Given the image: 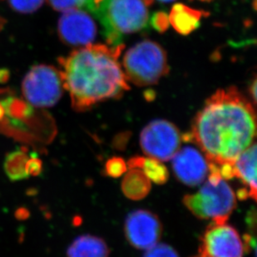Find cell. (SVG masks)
<instances>
[{
  "label": "cell",
  "mask_w": 257,
  "mask_h": 257,
  "mask_svg": "<svg viewBox=\"0 0 257 257\" xmlns=\"http://www.w3.org/2000/svg\"><path fill=\"white\" fill-rule=\"evenodd\" d=\"M255 125V110L250 101L236 87H227L206 100L195 116L187 139L205 153L208 172H218L221 166L235 163L252 144Z\"/></svg>",
  "instance_id": "1"
},
{
  "label": "cell",
  "mask_w": 257,
  "mask_h": 257,
  "mask_svg": "<svg viewBox=\"0 0 257 257\" xmlns=\"http://www.w3.org/2000/svg\"><path fill=\"white\" fill-rule=\"evenodd\" d=\"M123 45L89 44L58 59L63 88L73 108L84 112L129 89L118 58Z\"/></svg>",
  "instance_id": "2"
},
{
  "label": "cell",
  "mask_w": 257,
  "mask_h": 257,
  "mask_svg": "<svg viewBox=\"0 0 257 257\" xmlns=\"http://www.w3.org/2000/svg\"><path fill=\"white\" fill-rule=\"evenodd\" d=\"M148 6L144 0H101L92 14L102 25L107 43L117 46L126 34L147 28Z\"/></svg>",
  "instance_id": "3"
},
{
  "label": "cell",
  "mask_w": 257,
  "mask_h": 257,
  "mask_svg": "<svg viewBox=\"0 0 257 257\" xmlns=\"http://www.w3.org/2000/svg\"><path fill=\"white\" fill-rule=\"evenodd\" d=\"M183 203L194 216L226 222L236 206L235 195L218 172H210L208 180L195 194L187 195Z\"/></svg>",
  "instance_id": "4"
},
{
  "label": "cell",
  "mask_w": 257,
  "mask_h": 257,
  "mask_svg": "<svg viewBox=\"0 0 257 257\" xmlns=\"http://www.w3.org/2000/svg\"><path fill=\"white\" fill-rule=\"evenodd\" d=\"M122 63L126 80L139 87L154 85L169 72L165 50L150 40L140 42L127 50Z\"/></svg>",
  "instance_id": "5"
},
{
  "label": "cell",
  "mask_w": 257,
  "mask_h": 257,
  "mask_svg": "<svg viewBox=\"0 0 257 257\" xmlns=\"http://www.w3.org/2000/svg\"><path fill=\"white\" fill-rule=\"evenodd\" d=\"M60 73L53 66H34L25 76L22 92L25 99L37 107L56 104L63 94Z\"/></svg>",
  "instance_id": "6"
},
{
  "label": "cell",
  "mask_w": 257,
  "mask_h": 257,
  "mask_svg": "<svg viewBox=\"0 0 257 257\" xmlns=\"http://www.w3.org/2000/svg\"><path fill=\"white\" fill-rule=\"evenodd\" d=\"M182 136L174 124L163 119L151 121L143 128L140 144L150 158L164 162L172 159L179 151Z\"/></svg>",
  "instance_id": "7"
},
{
  "label": "cell",
  "mask_w": 257,
  "mask_h": 257,
  "mask_svg": "<svg viewBox=\"0 0 257 257\" xmlns=\"http://www.w3.org/2000/svg\"><path fill=\"white\" fill-rule=\"evenodd\" d=\"M245 246L237 230L226 222L212 221L201 239V257H243Z\"/></svg>",
  "instance_id": "8"
},
{
  "label": "cell",
  "mask_w": 257,
  "mask_h": 257,
  "mask_svg": "<svg viewBox=\"0 0 257 257\" xmlns=\"http://www.w3.org/2000/svg\"><path fill=\"white\" fill-rule=\"evenodd\" d=\"M125 235L129 243L140 250H148L160 240L163 226L155 214L138 210L129 214L125 221Z\"/></svg>",
  "instance_id": "9"
},
{
  "label": "cell",
  "mask_w": 257,
  "mask_h": 257,
  "mask_svg": "<svg viewBox=\"0 0 257 257\" xmlns=\"http://www.w3.org/2000/svg\"><path fill=\"white\" fill-rule=\"evenodd\" d=\"M58 36L68 45H89L97 35V25L88 13L83 10L63 13L58 20Z\"/></svg>",
  "instance_id": "10"
},
{
  "label": "cell",
  "mask_w": 257,
  "mask_h": 257,
  "mask_svg": "<svg viewBox=\"0 0 257 257\" xmlns=\"http://www.w3.org/2000/svg\"><path fill=\"white\" fill-rule=\"evenodd\" d=\"M172 168L177 179L190 187L202 183L208 172L206 158L192 147L180 148L172 158Z\"/></svg>",
  "instance_id": "11"
},
{
  "label": "cell",
  "mask_w": 257,
  "mask_h": 257,
  "mask_svg": "<svg viewBox=\"0 0 257 257\" xmlns=\"http://www.w3.org/2000/svg\"><path fill=\"white\" fill-rule=\"evenodd\" d=\"M234 177L243 182L250 198L256 199V144L253 143L233 163Z\"/></svg>",
  "instance_id": "12"
},
{
  "label": "cell",
  "mask_w": 257,
  "mask_h": 257,
  "mask_svg": "<svg viewBox=\"0 0 257 257\" xmlns=\"http://www.w3.org/2000/svg\"><path fill=\"white\" fill-rule=\"evenodd\" d=\"M203 16L204 11L195 10L182 4H177L172 8L168 19L170 25L177 33L187 35L199 27Z\"/></svg>",
  "instance_id": "13"
},
{
  "label": "cell",
  "mask_w": 257,
  "mask_h": 257,
  "mask_svg": "<svg viewBox=\"0 0 257 257\" xmlns=\"http://www.w3.org/2000/svg\"><path fill=\"white\" fill-rule=\"evenodd\" d=\"M67 255L68 257H108L109 249L101 238L83 235L73 240Z\"/></svg>",
  "instance_id": "14"
},
{
  "label": "cell",
  "mask_w": 257,
  "mask_h": 257,
  "mask_svg": "<svg viewBox=\"0 0 257 257\" xmlns=\"http://www.w3.org/2000/svg\"><path fill=\"white\" fill-rule=\"evenodd\" d=\"M151 181L139 168H131L121 182V190L125 197L139 201L148 196L151 191Z\"/></svg>",
  "instance_id": "15"
},
{
  "label": "cell",
  "mask_w": 257,
  "mask_h": 257,
  "mask_svg": "<svg viewBox=\"0 0 257 257\" xmlns=\"http://www.w3.org/2000/svg\"><path fill=\"white\" fill-rule=\"evenodd\" d=\"M129 169L139 168L148 179L155 182L156 184L163 185L168 182L169 172L166 166L162 162L155 158H145L143 157H135L130 159L126 163Z\"/></svg>",
  "instance_id": "16"
},
{
  "label": "cell",
  "mask_w": 257,
  "mask_h": 257,
  "mask_svg": "<svg viewBox=\"0 0 257 257\" xmlns=\"http://www.w3.org/2000/svg\"><path fill=\"white\" fill-rule=\"evenodd\" d=\"M29 158L25 148L15 151L6 157L5 170L10 180L19 181L29 177L26 172V163Z\"/></svg>",
  "instance_id": "17"
},
{
  "label": "cell",
  "mask_w": 257,
  "mask_h": 257,
  "mask_svg": "<svg viewBox=\"0 0 257 257\" xmlns=\"http://www.w3.org/2000/svg\"><path fill=\"white\" fill-rule=\"evenodd\" d=\"M54 10L62 12L83 10L92 13L101 0H48Z\"/></svg>",
  "instance_id": "18"
},
{
  "label": "cell",
  "mask_w": 257,
  "mask_h": 257,
  "mask_svg": "<svg viewBox=\"0 0 257 257\" xmlns=\"http://www.w3.org/2000/svg\"><path fill=\"white\" fill-rule=\"evenodd\" d=\"M13 10L20 13L35 12L41 7L44 0H8Z\"/></svg>",
  "instance_id": "19"
},
{
  "label": "cell",
  "mask_w": 257,
  "mask_h": 257,
  "mask_svg": "<svg viewBox=\"0 0 257 257\" xmlns=\"http://www.w3.org/2000/svg\"><path fill=\"white\" fill-rule=\"evenodd\" d=\"M127 166L121 158H112L107 161L105 165V172L109 177L116 178L126 172Z\"/></svg>",
  "instance_id": "20"
},
{
  "label": "cell",
  "mask_w": 257,
  "mask_h": 257,
  "mask_svg": "<svg viewBox=\"0 0 257 257\" xmlns=\"http://www.w3.org/2000/svg\"><path fill=\"white\" fill-rule=\"evenodd\" d=\"M143 257H179L177 251L167 244H156L147 250Z\"/></svg>",
  "instance_id": "21"
},
{
  "label": "cell",
  "mask_w": 257,
  "mask_h": 257,
  "mask_svg": "<svg viewBox=\"0 0 257 257\" xmlns=\"http://www.w3.org/2000/svg\"><path fill=\"white\" fill-rule=\"evenodd\" d=\"M151 25L158 31H165L170 25L168 15L163 12L156 13L151 19Z\"/></svg>",
  "instance_id": "22"
},
{
  "label": "cell",
  "mask_w": 257,
  "mask_h": 257,
  "mask_svg": "<svg viewBox=\"0 0 257 257\" xmlns=\"http://www.w3.org/2000/svg\"><path fill=\"white\" fill-rule=\"evenodd\" d=\"M43 170V163L42 161L38 158H29L26 163V172L29 176L37 177L39 176Z\"/></svg>",
  "instance_id": "23"
},
{
  "label": "cell",
  "mask_w": 257,
  "mask_h": 257,
  "mask_svg": "<svg viewBox=\"0 0 257 257\" xmlns=\"http://www.w3.org/2000/svg\"><path fill=\"white\" fill-rule=\"evenodd\" d=\"M256 79H254L252 81V83L250 84V97H251V99L253 100V102H254V104H255V102H256Z\"/></svg>",
  "instance_id": "24"
},
{
  "label": "cell",
  "mask_w": 257,
  "mask_h": 257,
  "mask_svg": "<svg viewBox=\"0 0 257 257\" xmlns=\"http://www.w3.org/2000/svg\"><path fill=\"white\" fill-rule=\"evenodd\" d=\"M5 107L3 106L2 103L0 102V121L4 118V116H5Z\"/></svg>",
  "instance_id": "25"
},
{
  "label": "cell",
  "mask_w": 257,
  "mask_h": 257,
  "mask_svg": "<svg viewBox=\"0 0 257 257\" xmlns=\"http://www.w3.org/2000/svg\"><path fill=\"white\" fill-rule=\"evenodd\" d=\"M144 1L147 3L148 5H150L153 2V0H144ZM158 1H161V2H171V1H173V0H158Z\"/></svg>",
  "instance_id": "26"
},
{
  "label": "cell",
  "mask_w": 257,
  "mask_h": 257,
  "mask_svg": "<svg viewBox=\"0 0 257 257\" xmlns=\"http://www.w3.org/2000/svg\"><path fill=\"white\" fill-rule=\"evenodd\" d=\"M201 1H211V0H201Z\"/></svg>",
  "instance_id": "27"
},
{
  "label": "cell",
  "mask_w": 257,
  "mask_h": 257,
  "mask_svg": "<svg viewBox=\"0 0 257 257\" xmlns=\"http://www.w3.org/2000/svg\"><path fill=\"white\" fill-rule=\"evenodd\" d=\"M195 257H201V256H200V255H198V256H195Z\"/></svg>",
  "instance_id": "28"
}]
</instances>
